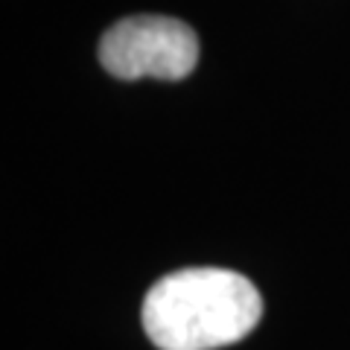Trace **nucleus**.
I'll use <instances>...</instances> for the list:
<instances>
[{
	"label": "nucleus",
	"mask_w": 350,
	"mask_h": 350,
	"mask_svg": "<svg viewBox=\"0 0 350 350\" xmlns=\"http://www.w3.org/2000/svg\"><path fill=\"white\" fill-rule=\"evenodd\" d=\"M262 315L257 286L231 269H178L144 298V330L158 350H216L245 338Z\"/></svg>",
	"instance_id": "1"
},
{
	"label": "nucleus",
	"mask_w": 350,
	"mask_h": 350,
	"mask_svg": "<svg viewBox=\"0 0 350 350\" xmlns=\"http://www.w3.org/2000/svg\"><path fill=\"white\" fill-rule=\"evenodd\" d=\"M103 68L117 79L135 82L184 79L199 64V38L178 18L167 15H129L105 29L100 41Z\"/></svg>",
	"instance_id": "2"
}]
</instances>
